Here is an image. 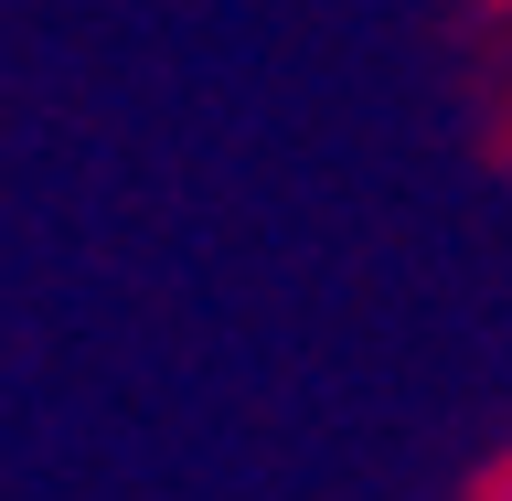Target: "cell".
<instances>
[{
  "mask_svg": "<svg viewBox=\"0 0 512 501\" xmlns=\"http://www.w3.org/2000/svg\"><path fill=\"white\" fill-rule=\"evenodd\" d=\"M480 501H512V470H502V480H491V491H480Z\"/></svg>",
  "mask_w": 512,
  "mask_h": 501,
  "instance_id": "cell-1",
  "label": "cell"
}]
</instances>
